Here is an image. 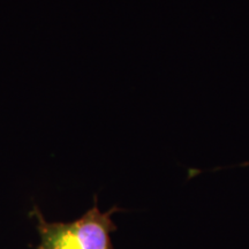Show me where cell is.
Returning <instances> with one entry per match:
<instances>
[{"instance_id":"obj_1","label":"cell","mask_w":249,"mask_h":249,"mask_svg":"<svg viewBox=\"0 0 249 249\" xmlns=\"http://www.w3.org/2000/svg\"><path fill=\"white\" fill-rule=\"evenodd\" d=\"M120 209L111 208L107 213L98 209L95 203L79 219L71 223H48L39 210H34L38 220L40 244L37 249H114L111 233L117 230L112 222V214Z\"/></svg>"}]
</instances>
